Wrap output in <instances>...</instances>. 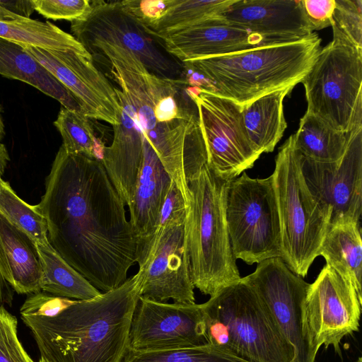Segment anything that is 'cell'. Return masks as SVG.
<instances>
[{"label": "cell", "mask_w": 362, "mask_h": 362, "mask_svg": "<svg viewBox=\"0 0 362 362\" xmlns=\"http://www.w3.org/2000/svg\"><path fill=\"white\" fill-rule=\"evenodd\" d=\"M102 162L60 146L37 204L52 247L101 293L127 279L139 241Z\"/></svg>", "instance_id": "obj_1"}, {"label": "cell", "mask_w": 362, "mask_h": 362, "mask_svg": "<svg viewBox=\"0 0 362 362\" xmlns=\"http://www.w3.org/2000/svg\"><path fill=\"white\" fill-rule=\"evenodd\" d=\"M144 269L119 287L74 300L52 316L21 315L40 354L39 362H122Z\"/></svg>", "instance_id": "obj_2"}, {"label": "cell", "mask_w": 362, "mask_h": 362, "mask_svg": "<svg viewBox=\"0 0 362 362\" xmlns=\"http://www.w3.org/2000/svg\"><path fill=\"white\" fill-rule=\"evenodd\" d=\"M313 33L291 42L265 45L229 54L183 62L205 81L202 88L240 106L301 82L321 49Z\"/></svg>", "instance_id": "obj_3"}, {"label": "cell", "mask_w": 362, "mask_h": 362, "mask_svg": "<svg viewBox=\"0 0 362 362\" xmlns=\"http://www.w3.org/2000/svg\"><path fill=\"white\" fill-rule=\"evenodd\" d=\"M189 199L185 223L194 288L214 296L241 277L233 256L226 218L229 182L208 164L185 170Z\"/></svg>", "instance_id": "obj_4"}, {"label": "cell", "mask_w": 362, "mask_h": 362, "mask_svg": "<svg viewBox=\"0 0 362 362\" xmlns=\"http://www.w3.org/2000/svg\"><path fill=\"white\" fill-rule=\"evenodd\" d=\"M202 304L210 345L246 362H295L293 346L242 277Z\"/></svg>", "instance_id": "obj_5"}, {"label": "cell", "mask_w": 362, "mask_h": 362, "mask_svg": "<svg viewBox=\"0 0 362 362\" xmlns=\"http://www.w3.org/2000/svg\"><path fill=\"white\" fill-rule=\"evenodd\" d=\"M272 175L280 220L281 259L303 278L320 256L331 212L306 184L293 134L280 147Z\"/></svg>", "instance_id": "obj_6"}, {"label": "cell", "mask_w": 362, "mask_h": 362, "mask_svg": "<svg viewBox=\"0 0 362 362\" xmlns=\"http://www.w3.org/2000/svg\"><path fill=\"white\" fill-rule=\"evenodd\" d=\"M301 83L307 111L339 132L362 128V52L332 40Z\"/></svg>", "instance_id": "obj_7"}, {"label": "cell", "mask_w": 362, "mask_h": 362, "mask_svg": "<svg viewBox=\"0 0 362 362\" xmlns=\"http://www.w3.org/2000/svg\"><path fill=\"white\" fill-rule=\"evenodd\" d=\"M226 218L234 257L248 264L282 257L281 226L272 175L245 172L229 182Z\"/></svg>", "instance_id": "obj_8"}, {"label": "cell", "mask_w": 362, "mask_h": 362, "mask_svg": "<svg viewBox=\"0 0 362 362\" xmlns=\"http://www.w3.org/2000/svg\"><path fill=\"white\" fill-rule=\"evenodd\" d=\"M89 10L71 23L72 35L85 47L107 43L132 51L153 74L186 79L183 64L170 55L122 1H90Z\"/></svg>", "instance_id": "obj_9"}, {"label": "cell", "mask_w": 362, "mask_h": 362, "mask_svg": "<svg viewBox=\"0 0 362 362\" xmlns=\"http://www.w3.org/2000/svg\"><path fill=\"white\" fill-rule=\"evenodd\" d=\"M187 92L198 108L207 164L213 173L230 181L251 168L260 154L247 136L242 106L200 87L187 88Z\"/></svg>", "instance_id": "obj_10"}, {"label": "cell", "mask_w": 362, "mask_h": 362, "mask_svg": "<svg viewBox=\"0 0 362 362\" xmlns=\"http://www.w3.org/2000/svg\"><path fill=\"white\" fill-rule=\"evenodd\" d=\"M269 311L280 331L293 346L295 362H315L305 317L308 283L296 274L281 257L257 263L243 277Z\"/></svg>", "instance_id": "obj_11"}, {"label": "cell", "mask_w": 362, "mask_h": 362, "mask_svg": "<svg viewBox=\"0 0 362 362\" xmlns=\"http://www.w3.org/2000/svg\"><path fill=\"white\" fill-rule=\"evenodd\" d=\"M208 344L202 303H169L140 297L132 320L129 350L159 351Z\"/></svg>", "instance_id": "obj_12"}, {"label": "cell", "mask_w": 362, "mask_h": 362, "mask_svg": "<svg viewBox=\"0 0 362 362\" xmlns=\"http://www.w3.org/2000/svg\"><path fill=\"white\" fill-rule=\"evenodd\" d=\"M22 46L69 90L84 115L112 126L119 124L120 105L115 87L95 66L93 55L85 47L52 50Z\"/></svg>", "instance_id": "obj_13"}, {"label": "cell", "mask_w": 362, "mask_h": 362, "mask_svg": "<svg viewBox=\"0 0 362 362\" xmlns=\"http://www.w3.org/2000/svg\"><path fill=\"white\" fill-rule=\"evenodd\" d=\"M300 164L309 189L331 212L329 226L359 224L362 212V128L349 132L345 151L339 160L321 163L300 155Z\"/></svg>", "instance_id": "obj_14"}, {"label": "cell", "mask_w": 362, "mask_h": 362, "mask_svg": "<svg viewBox=\"0 0 362 362\" xmlns=\"http://www.w3.org/2000/svg\"><path fill=\"white\" fill-rule=\"evenodd\" d=\"M361 298L351 284L326 264L305 298V317L313 349L334 346L340 353V343L358 331L361 313Z\"/></svg>", "instance_id": "obj_15"}, {"label": "cell", "mask_w": 362, "mask_h": 362, "mask_svg": "<svg viewBox=\"0 0 362 362\" xmlns=\"http://www.w3.org/2000/svg\"><path fill=\"white\" fill-rule=\"evenodd\" d=\"M138 264L144 269L141 297L195 303L185 223L155 231Z\"/></svg>", "instance_id": "obj_16"}, {"label": "cell", "mask_w": 362, "mask_h": 362, "mask_svg": "<svg viewBox=\"0 0 362 362\" xmlns=\"http://www.w3.org/2000/svg\"><path fill=\"white\" fill-rule=\"evenodd\" d=\"M173 57L186 62L277 42L228 23L219 16L170 32L158 39Z\"/></svg>", "instance_id": "obj_17"}, {"label": "cell", "mask_w": 362, "mask_h": 362, "mask_svg": "<svg viewBox=\"0 0 362 362\" xmlns=\"http://www.w3.org/2000/svg\"><path fill=\"white\" fill-rule=\"evenodd\" d=\"M228 23L277 42H291L313 33L301 0H235L219 15Z\"/></svg>", "instance_id": "obj_18"}, {"label": "cell", "mask_w": 362, "mask_h": 362, "mask_svg": "<svg viewBox=\"0 0 362 362\" xmlns=\"http://www.w3.org/2000/svg\"><path fill=\"white\" fill-rule=\"evenodd\" d=\"M120 105L119 122L113 139L103 150L101 162L119 195L129 206L143 157V134L136 112L128 97L115 87Z\"/></svg>", "instance_id": "obj_19"}, {"label": "cell", "mask_w": 362, "mask_h": 362, "mask_svg": "<svg viewBox=\"0 0 362 362\" xmlns=\"http://www.w3.org/2000/svg\"><path fill=\"white\" fill-rule=\"evenodd\" d=\"M172 180L153 148L143 135V157L128 206L129 222L139 241L137 263L154 233L161 207Z\"/></svg>", "instance_id": "obj_20"}, {"label": "cell", "mask_w": 362, "mask_h": 362, "mask_svg": "<svg viewBox=\"0 0 362 362\" xmlns=\"http://www.w3.org/2000/svg\"><path fill=\"white\" fill-rule=\"evenodd\" d=\"M0 272L19 294L41 291L42 267L37 243L1 214Z\"/></svg>", "instance_id": "obj_21"}, {"label": "cell", "mask_w": 362, "mask_h": 362, "mask_svg": "<svg viewBox=\"0 0 362 362\" xmlns=\"http://www.w3.org/2000/svg\"><path fill=\"white\" fill-rule=\"evenodd\" d=\"M234 1H138L135 11L147 31L159 39L170 32L219 16Z\"/></svg>", "instance_id": "obj_22"}, {"label": "cell", "mask_w": 362, "mask_h": 362, "mask_svg": "<svg viewBox=\"0 0 362 362\" xmlns=\"http://www.w3.org/2000/svg\"><path fill=\"white\" fill-rule=\"evenodd\" d=\"M0 74L25 82L54 98L62 107L82 113L79 103L69 90L22 45L2 37H0Z\"/></svg>", "instance_id": "obj_23"}, {"label": "cell", "mask_w": 362, "mask_h": 362, "mask_svg": "<svg viewBox=\"0 0 362 362\" xmlns=\"http://www.w3.org/2000/svg\"><path fill=\"white\" fill-rule=\"evenodd\" d=\"M294 86L268 93L242 106V117L247 136L260 155L274 151L287 124L284 114V99Z\"/></svg>", "instance_id": "obj_24"}, {"label": "cell", "mask_w": 362, "mask_h": 362, "mask_svg": "<svg viewBox=\"0 0 362 362\" xmlns=\"http://www.w3.org/2000/svg\"><path fill=\"white\" fill-rule=\"evenodd\" d=\"M319 255L347 280L362 298V240L359 224L345 223L329 226Z\"/></svg>", "instance_id": "obj_25"}, {"label": "cell", "mask_w": 362, "mask_h": 362, "mask_svg": "<svg viewBox=\"0 0 362 362\" xmlns=\"http://www.w3.org/2000/svg\"><path fill=\"white\" fill-rule=\"evenodd\" d=\"M349 133L334 129L315 115L306 111L293 134L296 148L303 157L321 163L339 160L348 142Z\"/></svg>", "instance_id": "obj_26"}, {"label": "cell", "mask_w": 362, "mask_h": 362, "mask_svg": "<svg viewBox=\"0 0 362 362\" xmlns=\"http://www.w3.org/2000/svg\"><path fill=\"white\" fill-rule=\"evenodd\" d=\"M37 248L42 267L41 291L76 300H90L101 293L62 258L49 244L37 243Z\"/></svg>", "instance_id": "obj_27"}, {"label": "cell", "mask_w": 362, "mask_h": 362, "mask_svg": "<svg viewBox=\"0 0 362 362\" xmlns=\"http://www.w3.org/2000/svg\"><path fill=\"white\" fill-rule=\"evenodd\" d=\"M0 37L24 46L52 50L84 47L72 35L54 24L30 18L0 21Z\"/></svg>", "instance_id": "obj_28"}, {"label": "cell", "mask_w": 362, "mask_h": 362, "mask_svg": "<svg viewBox=\"0 0 362 362\" xmlns=\"http://www.w3.org/2000/svg\"><path fill=\"white\" fill-rule=\"evenodd\" d=\"M54 125L61 134L62 146L68 153L101 159L105 146L97 139L90 118L62 107Z\"/></svg>", "instance_id": "obj_29"}, {"label": "cell", "mask_w": 362, "mask_h": 362, "mask_svg": "<svg viewBox=\"0 0 362 362\" xmlns=\"http://www.w3.org/2000/svg\"><path fill=\"white\" fill-rule=\"evenodd\" d=\"M0 214L36 243L49 245L47 226L37 205L21 199L10 184L0 178Z\"/></svg>", "instance_id": "obj_30"}, {"label": "cell", "mask_w": 362, "mask_h": 362, "mask_svg": "<svg viewBox=\"0 0 362 362\" xmlns=\"http://www.w3.org/2000/svg\"><path fill=\"white\" fill-rule=\"evenodd\" d=\"M122 362H246L208 344L202 346L149 352L128 349Z\"/></svg>", "instance_id": "obj_31"}, {"label": "cell", "mask_w": 362, "mask_h": 362, "mask_svg": "<svg viewBox=\"0 0 362 362\" xmlns=\"http://www.w3.org/2000/svg\"><path fill=\"white\" fill-rule=\"evenodd\" d=\"M333 40L362 52V1L335 0Z\"/></svg>", "instance_id": "obj_32"}, {"label": "cell", "mask_w": 362, "mask_h": 362, "mask_svg": "<svg viewBox=\"0 0 362 362\" xmlns=\"http://www.w3.org/2000/svg\"><path fill=\"white\" fill-rule=\"evenodd\" d=\"M18 322L4 307L0 308V362H35L17 335Z\"/></svg>", "instance_id": "obj_33"}, {"label": "cell", "mask_w": 362, "mask_h": 362, "mask_svg": "<svg viewBox=\"0 0 362 362\" xmlns=\"http://www.w3.org/2000/svg\"><path fill=\"white\" fill-rule=\"evenodd\" d=\"M34 9L46 18L73 21L82 17L90 8L88 0H31Z\"/></svg>", "instance_id": "obj_34"}, {"label": "cell", "mask_w": 362, "mask_h": 362, "mask_svg": "<svg viewBox=\"0 0 362 362\" xmlns=\"http://www.w3.org/2000/svg\"><path fill=\"white\" fill-rule=\"evenodd\" d=\"M185 218L186 206L184 198L175 183L172 181L161 207L155 231L171 225L184 224Z\"/></svg>", "instance_id": "obj_35"}, {"label": "cell", "mask_w": 362, "mask_h": 362, "mask_svg": "<svg viewBox=\"0 0 362 362\" xmlns=\"http://www.w3.org/2000/svg\"><path fill=\"white\" fill-rule=\"evenodd\" d=\"M74 300L45 292L33 293L22 305L21 315L52 316L69 305Z\"/></svg>", "instance_id": "obj_36"}, {"label": "cell", "mask_w": 362, "mask_h": 362, "mask_svg": "<svg viewBox=\"0 0 362 362\" xmlns=\"http://www.w3.org/2000/svg\"><path fill=\"white\" fill-rule=\"evenodd\" d=\"M301 4L312 32L332 25L335 0H301Z\"/></svg>", "instance_id": "obj_37"}, {"label": "cell", "mask_w": 362, "mask_h": 362, "mask_svg": "<svg viewBox=\"0 0 362 362\" xmlns=\"http://www.w3.org/2000/svg\"><path fill=\"white\" fill-rule=\"evenodd\" d=\"M0 6L11 13L24 18H30L29 16L35 10L31 0L0 1Z\"/></svg>", "instance_id": "obj_38"}, {"label": "cell", "mask_w": 362, "mask_h": 362, "mask_svg": "<svg viewBox=\"0 0 362 362\" xmlns=\"http://www.w3.org/2000/svg\"><path fill=\"white\" fill-rule=\"evenodd\" d=\"M13 289L3 278L0 272V308L4 305L11 306L13 298Z\"/></svg>", "instance_id": "obj_39"}, {"label": "cell", "mask_w": 362, "mask_h": 362, "mask_svg": "<svg viewBox=\"0 0 362 362\" xmlns=\"http://www.w3.org/2000/svg\"><path fill=\"white\" fill-rule=\"evenodd\" d=\"M10 157L4 144L0 142V178L3 175Z\"/></svg>", "instance_id": "obj_40"}, {"label": "cell", "mask_w": 362, "mask_h": 362, "mask_svg": "<svg viewBox=\"0 0 362 362\" xmlns=\"http://www.w3.org/2000/svg\"><path fill=\"white\" fill-rule=\"evenodd\" d=\"M24 17L16 15L0 6V21H13Z\"/></svg>", "instance_id": "obj_41"}, {"label": "cell", "mask_w": 362, "mask_h": 362, "mask_svg": "<svg viewBox=\"0 0 362 362\" xmlns=\"http://www.w3.org/2000/svg\"><path fill=\"white\" fill-rule=\"evenodd\" d=\"M4 134H5L4 124L2 117H1V107H0V141L3 139Z\"/></svg>", "instance_id": "obj_42"}]
</instances>
